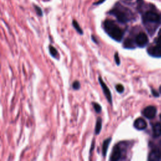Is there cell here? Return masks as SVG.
Wrapping results in <instances>:
<instances>
[{"label": "cell", "mask_w": 161, "mask_h": 161, "mask_svg": "<svg viewBox=\"0 0 161 161\" xmlns=\"http://www.w3.org/2000/svg\"><path fill=\"white\" fill-rule=\"evenodd\" d=\"M104 28L107 34L113 40L120 42L124 37V32L113 20H107L104 21Z\"/></svg>", "instance_id": "obj_1"}, {"label": "cell", "mask_w": 161, "mask_h": 161, "mask_svg": "<svg viewBox=\"0 0 161 161\" xmlns=\"http://www.w3.org/2000/svg\"><path fill=\"white\" fill-rule=\"evenodd\" d=\"M110 13L115 16L118 21L121 24H125L129 21V18L124 10L117 7H115L110 12Z\"/></svg>", "instance_id": "obj_2"}, {"label": "cell", "mask_w": 161, "mask_h": 161, "mask_svg": "<svg viewBox=\"0 0 161 161\" xmlns=\"http://www.w3.org/2000/svg\"><path fill=\"white\" fill-rule=\"evenodd\" d=\"M98 80H99V84H100V85H101V86L102 87V90H103V93L104 94L105 97L107 98V100L109 102V103L111 104H112V94H111V92H110V91L109 90V88L108 87L107 85L104 82L103 79L101 78V77L99 76V78H98Z\"/></svg>", "instance_id": "obj_3"}, {"label": "cell", "mask_w": 161, "mask_h": 161, "mask_svg": "<svg viewBox=\"0 0 161 161\" xmlns=\"http://www.w3.org/2000/svg\"><path fill=\"white\" fill-rule=\"evenodd\" d=\"M148 37L147 35L145 34V33L141 32L138 34L135 39V42L137 43V45L140 47H145L147 43H148Z\"/></svg>", "instance_id": "obj_4"}, {"label": "cell", "mask_w": 161, "mask_h": 161, "mask_svg": "<svg viewBox=\"0 0 161 161\" xmlns=\"http://www.w3.org/2000/svg\"><path fill=\"white\" fill-rule=\"evenodd\" d=\"M156 112V108L154 106H149L143 110V114L146 118L149 119H152L155 117Z\"/></svg>", "instance_id": "obj_5"}, {"label": "cell", "mask_w": 161, "mask_h": 161, "mask_svg": "<svg viewBox=\"0 0 161 161\" xmlns=\"http://www.w3.org/2000/svg\"><path fill=\"white\" fill-rule=\"evenodd\" d=\"M121 157V147L118 145H116L113 149V152H112V155H111L110 160L113 161L118 160H120Z\"/></svg>", "instance_id": "obj_6"}, {"label": "cell", "mask_w": 161, "mask_h": 161, "mask_svg": "<svg viewBox=\"0 0 161 161\" xmlns=\"http://www.w3.org/2000/svg\"><path fill=\"white\" fill-rule=\"evenodd\" d=\"M145 19L151 22H159L160 18L159 15L153 12H147L145 15Z\"/></svg>", "instance_id": "obj_7"}, {"label": "cell", "mask_w": 161, "mask_h": 161, "mask_svg": "<svg viewBox=\"0 0 161 161\" xmlns=\"http://www.w3.org/2000/svg\"><path fill=\"white\" fill-rule=\"evenodd\" d=\"M134 125L136 129L138 130H143L146 129L147 123L145 120H143L142 118H138L135 120Z\"/></svg>", "instance_id": "obj_8"}, {"label": "cell", "mask_w": 161, "mask_h": 161, "mask_svg": "<svg viewBox=\"0 0 161 161\" xmlns=\"http://www.w3.org/2000/svg\"><path fill=\"white\" fill-rule=\"evenodd\" d=\"M161 159V152L158 149H154L150 153L149 160L150 161H158Z\"/></svg>", "instance_id": "obj_9"}, {"label": "cell", "mask_w": 161, "mask_h": 161, "mask_svg": "<svg viewBox=\"0 0 161 161\" xmlns=\"http://www.w3.org/2000/svg\"><path fill=\"white\" fill-rule=\"evenodd\" d=\"M148 52L150 55H151L152 56L160 57H161V46L158 45L157 46L150 48L148 50Z\"/></svg>", "instance_id": "obj_10"}, {"label": "cell", "mask_w": 161, "mask_h": 161, "mask_svg": "<svg viewBox=\"0 0 161 161\" xmlns=\"http://www.w3.org/2000/svg\"><path fill=\"white\" fill-rule=\"evenodd\" d=\"M111 140H112V138H107V139L104 140V141L103 142V147H102V154H103V157H105L107 155L108 149L110 143L111 142Z\"/></svg>", "instance_id": "obj_11"}, {"label": "cell", "mask_w": 161, "mask_h": 161, "mask_svg": "<svg viewBox=\"0 0 161 161\" xmlns=\"http://www.w3.org/2000/svg\"><path fill=\"white\" fill-rule=\"evenodd\" d=\"M153 135L155 137H159L161 135V124L157 123L154 125Z\"/></svg>", "instance_id": "obj_12"}, {"label": "cell", "mask_w": 161, "mask_h": 161, "mask_svg": "<svg viewBox=\"0 0 161 161\" xmlns=\"http://www.w3.org/2000/svg\"><path fill=\"white\" fill-rule=\"evenodd\" d=\"M102 129V120L101 118H98L96 121V127H95V134L98 135L100 133Z\"/></svg>", "instance_id": "obj_13"}, {"label": "cell", "mask_w": 161, "mask_h": 161, "mask_svg": "<svg viewBox=\"0 0 161 161\" xmlns=\"http://www.w3.org/2000/svg\"><path fill=\"white\" fill-rule=\"evenodd\" d=\"M124 47L126 49H134V44L132 40L130 38H126L124 42Z\"/></svg>", "instance_id": "obj_14"}, {"label": "cell", "mask_w": 161, "mask_h": 161, "mask_svg": "<svg viewBox=\"0 0 161 161\" xmlns=\"http://www.w3.org/2000/svg\"><path fill=\"white\" fill-rule=\"evenodd\" d=\"M49 52L50 54L52 55V56L54 58H58L59 57V53L57 52V51L56 50L55 47H54L52 46H49Z\"/></svg>", "instance_id": "obj_15"}, {"label": "cell", "mask_w": 161, "mask_h": 161, "mask_svg": "<svg viewBox=\"0 0 161 161\" xmlns=\"http://www.w3.org/2000/svg\"><path fill=\"white\" fill-rule=\"evenodd\" d=\"M73 25L74 27V29H76V30L77 32H78L79 34H81V35H82L83 34V31L81 29V28L80 27L79 25L78 24V23H77V21L76 20H73Z\"/></svg>", "instance_id": "obj_16"}, {"label": "cell", "mask_w": 161, "mask_h": 161, "mask_svg": "<svg viewBox=\"0 0 161 161\" xmlns=\"http://www.w3.org/2000/svg\"><path fill=\"white\" fill-rule=\"evenodd\" d=\"M93 104V108H94V110H95V112L97 113H100L101 111V107L100 105H99L97 103H94Z\"/></svg>", "instance_id": "obj_17"}, {"label": "cell", "mask_w": 161, "mask_h": 161, "mask_svg": "<svg viewBox=\"0 0 161 161\" xmlns=\"http://www.w3.org/2000/svg\"><path fill=\"white\" fill-rule=\"evenodd\" d=\"M34 8H35V10L36 11V12H37V14L38 16H42L43 15V12H42V9L39 7H38L37 5H34Z\"/></svg>", "instance_id": "obj_18"}, {"label": "cell", "mask_w": 161, "mask_h": 161, "mask_svg": "<svg viewBox=\"0 0 161 161\" xmlns=\"http://www.w3.org/2000/svg\"><path fill=\"white\" fill-rule=\"evenodd\" d=\"M80 87H81V85H80V82L79 81H76L75 82H74L73 85V87L74 90H79Z\"/></svg>", "instance_id": "obj_19"}, {"label": "cell", "mask_w": 161, "mask_h": 161, "mask_svg": "<svg viewBox=\"0 0 161 161\" xmlns=\"http://www.w3.org/2000/svg\"><path fill=\"white\" fill-rule=\"evenodd\" d=\"M116 89L119 93H122L124 91V87L121 85H118L116 86Z\"/></svg>", "instance_id": "obj_20"}, {"label": "cell", "mask_w": 161, "mask_h": 161, "mask_svg": "<svg viewBox=\"0 0 161 161\" xmlns=\"http://www.w3.org/2000/svg\"><path fill=\"white\" fill-rule=\"evenodd\" d=\"M115 60L116 64H117L118 65H119L120 64V58H119V56H118V52H116L115 54Z\"/></svg>", "instance_id": "obj_21"}, {"label": "cell", "mask_w": 161, "mask_h": 161, "mask_svg": "<svg viewBox=\"0 0 161 161\" xmlns=\"http://www.w3.org/2000/svg\"><path fill=\"white\" fill-rule=\"evenodd\" d=\"M152 94H154V96H155V97L159 96V93H158L157 92L155 91V90H152Z\"/></svg>", "instance_id": "obj_22"}, {"label": "cell", "mask_w": 161, "mask_h": 161, "mask_svg": "<svg viewBox=\"0 0 161 161\" xmlns=\"http://www.w3.org/2000/svg\"><path fill=\"white\" fill-rule=\"evenodd\" d=\"M157 45L161 46V35L159 37L157 41Z\"/></svg>", "instance_id": "obj_23"}, {"label": "cell", "mask_w": 161, "mask_h": 161, "mask_svg": "<svg viewBox=\"0 0 161 161\" xmlns=\"http://www.w3.org/2000/svg\"><path fill=\"white\" fill-rule=\"evenodd\" d=\"M105 1V0H99V1H98V2L94 3V4H96V5H98V4H99L102 3H103V1Z\"/></svg>", "instance_id": "obj_24"}, {"label": "cell", "mask_w": 161, "mask_h": 161, "mask_svg": "<svg viewBox=\"0 0 161 161\" xmlns=\"http://www.w3.org/2000/svg\"><path fill=\"white\" fill-rule=\"evenodd\" d=\"M91 38H92V40H93V42H94L96 43H98V41H97V40H96V39H95V38H94V37L93 35L91 37Z\"/></svg>", "instance_id": "obj_25"}, {"label": "cell", "mask_w": 161, "mask_h": 161, "mask_svg": "<svg viewBox=\"0 0 161 161\" xmlns=\"http://www.w3.org/2000/svg\"><path fill=\"white\" fill-rule=\"evenodd\" d=\"M159 91H160V93H161V86L159 87Z\"/></svg>", "instance_id": "obj_26"}, {"label": "cell", "mask_w": 161, "mask_h": 161, "mask_svg": "<svg viewBox=\"0 0 161 161\" xmlns=\"http://www.w3.org/2000/svg\"><path fill=\"white\" fill-rule=\"evenodd\" d=\"M160 119H161V114H160Z\"/></svg>", "instance_id": "obj_27"}]
</instances>
